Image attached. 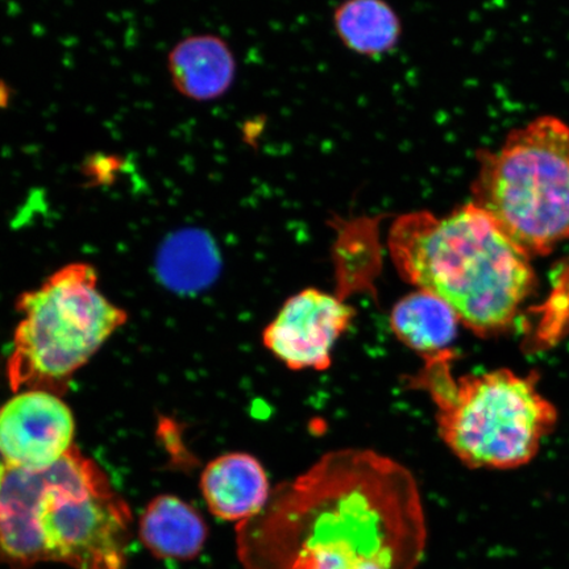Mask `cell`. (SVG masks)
<instances>
[{"label": "cell", "instance_id": "cell-1", "mask_svg": "<svg viewBox=\"0 0 569 569\" xmlns=\"http://www.w3.org/2000/svg\"><path fill=\"white\" fill-rule=\"evenodd\" d=\"M427 540L407 467L371 450L326 453L237 530L244 569H416Z\"/></svg>", "mask_w": 569, "mask_h": 569}, {"label": "cell", "instance_id": "cell-2", "mask_svg": "<svg viewBox=\"0 0 569 569\" xmlns=\"http://www.w3.org/2000/svg\"><path fill=\"white\" fill-rule=\"evenodd\" d=\"M388 244L402 279L450 306L480 337L507 329L536 287L530 256L473 202L442 218L405 213Z\"/></svg>", "mask_w": 569, "mask_h": 569}, {"label": "cell", "instance_id": "cell-3", "mask_svg": "<svg viewBox=\"0 0 569 569\" xmlns=\"http://www.w3.org/2000/svg\"><path fill=\"white\" fill-rule=\"evenodd\" d=\"M452 353L425 358L415 379L437 408L440 437L471 468L528 465L557 423V410L536 381L508 369L453 377Z\"/></svg>", "mask_w": 569, "mask_h": 569}, {"label": "cell", "instance_id": "cell-4", "mask_svg": "<svg viewBox=\"0 0 569 569\" xmlns=\"http://www.w3.org/2000/svg\"><path fill=\"white\" fill-rule=\"evenodd\" d=\"M20 322L7 361L13 393L44 390L62 397L73 376L127 320L103 296L96 269L69 264L20 296Z\"/></svg>", "mask_w": 569, "mask_h": 569}, {"label": "cell", "instance_id": "cell-5", "mask_svg": "<svg viewBox=\"0 0 569 569\" xmlns=\"http://www.w3.org/2000/svg\"><path fill=\"white\" fill-rule=\"evenodd\" d=\"M473 203L526 253L547 254L569 240V126L542 117L483 151Z\"/></svg>", "mask_w": 569, "mask_h": 569}, {"label": "cell", "instance_id": "cell-6", "mask_svg": "<svg viewBox=\"0 0 569 569\" xmlns=\"http://www.w3.org/2000/svg\"><path fill=\"white\" fill-rule=\"evenodd\" d=\"M40 517L46 560L74 569H123L131 511L94 461L76 451Z\"/></svg>", "mask_w": 569, "mask_h": 569}, {"label": "cell", "instance_id": "cell-7", "mask_svg": "<svg viewBox=\"0 0 569 569\" xmlns=\"http://www.w3.org/2000/svg\"><path fill=\"white\" fill-rule=\"evenodd\" d=\"M355 317L356 310L340 297L305 289L284 302L262 333V343L293 371H326L333 347Z\"/></svg>", "mask_w": 569, "mask_h": 569}, {"label": "cell", "instance_id": "cell-8", "mask_svg": "<svg viewBox=\"0 0 569 569\" xmlns=\"http://www.w3.org/2000/svg\"><path fill=\"white\" fill-rule=\"evenodd\" d=\"M74 433L68 405L49 391H19L0 408V459L11 466L53 467L74 450Z\"/></svg>", "mask_w": 569, "mask_h": 569}, {"label": "cell", "instance_id": "cell-9", "mask_svg": "<svg viewBox=\"0 0 569 569\" xmlns=\"http://www.w3.org/2000/svg\"><path fill=\"white\" fill-rule=\"evenodd\" d=\"M74 450L51 468L33 471L0 459V560L19 569L46 561L40 517L49 496L67 478Z\"/></svg>", "mask_w": 569, "mask_h": 569}, {"label": "cell", "instance_id": "cell-10", "mask_svg": "<svg viewBox=\"0 0 569 569\" xmlns=\"http://www.w3.org/2000/svg\"><path fill=\"white\" fill-rule=\"evenodd\" d=\"M201 489L213 516L239 523L259 515L272 493L261 462L241 452L213 459L204 468Z\"/></svg>", "mask_w": 569, "mask_h": 569}, {"label": "cell", "instance_id": "cell-11", "mask_svg": "<svg viewBox=\"0 0 569 569\" xmlns=\"http://www.w3.org/2000/svg\"><path fill=\"white\" fill-rule=\"evenodd\" d=\"M169 71L182 96L212 101L231 88L234 59L229 46L217 36H193L170 52Z\"/></svg>", "mask_w": 569, "mask_h": 569}, {"label": "cell", "instance_id": "cell-12", "mask_svg": "<svg viewBox=\"0 0 569 569\" xmlns=\"http://www.w3.org/2000/svg\"><path fill=\"white\" fill-rule=\"evenodd\" d=\"M140 538L154 557L194 559L208 539V525L191 505L176 496H159L140 519Z\"/></svg>", "mask_w": 569, "mask_h": 569}, {"label": "cell", "instance_id": "cell-13", "mask_svg": "<svg viewBox=\"0 0 569 569\" xmlns=\"http://www.w3.org/2000/svg\"><path fill=\"white\" fill-rule=\"evenodd\" d=\"M459 323L450 306L419 289L398 301L390 315L395 336L423 359L448 351Z\"/></svg>", "mask_w": 569, "mask_h": 569}, {"label": "cell", "instance_id": "cell-14", "mask_svg": "<svg viewBox=\"0 0 569 569\" xmlns=\"http://www.w3.org/2000/svg\"><path fill=\"white\" fill-rule=\"evenodd\" d=\"M333 24L350 51L371 57L390 52L402 32L400 18L386 0H346Z\"/></svg>", "mask_w": 569, "mask_h": 569}, {"label": "cell", "instance_id": "cell-15", "mask_svg": "<svg viewBox=\"0 0 569 569\" xmlns=\"http://www.w3.org/2000/svg\"><path fill=\"white\" fill-rule=\"evenodd\" d=\"M213 252L211 241L194 230L176 232L163 243L159 256V272L169 287L193 290L210 280Z\"/></svg>", "mask_w": 569, "mask_h": 569}]
</instances>
